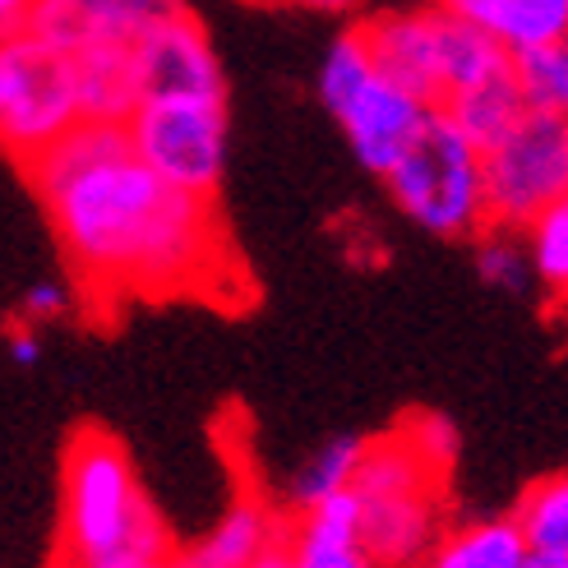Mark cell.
Here are the masks:
<instances>
[{"label": "cell", "mask_w": 568, "mask_h": 568, "mask_svg": "<svg viewBox=\"0 0 568 568\" xmlns=\"http://www.w3.org/2000/svg\"><path fill=\"white\" fill-rule=\"evenodd\" d=\"M23 166L74 268L79 301H232V282L245 287L217 199L166 185L139 162L125 125L79 121Z\"/></svg>", "instance_id": "obj_1"}, {"label": "cell", "mask_w": 568, "mask_h": 568, "mask_svg": "<svg viewBox=\"0 0 568 568\" xmlns=\"http://www.w3.org/2000/svg\"><path fill=\"white\" fill-rule=\"evenodd\" d=\"M176 536L139 486L125 444L83 425L61 467V541L55 568H172Z\"/></svg>", "instance_id": "obj_2"}, {"label": "cell", "mask_w": 568, "mask_h": 568, "mask_svg": "<svg viewBox=\"0 0 568 568\" xmlns=\"http://www.w3.org/2000/svg\"><path fill=\"white\" fill-rule=\"evenodd\" d=\"M448 480L453 471L416 453V444L397 425L361 444L347 495L356 504L361 541L379 568H416L435 531L448 523Z\"/></svg>", "instance_id": "obj_3"}, {"label": "cell", "mask_w": 568, "mask_h": 568, "mask_svg": "<svg viewBox=\"0 0 568 568\" xmlns=\"http://www.w3.org/2000/svg\"><path fill=\"white\" fill-rule=\"evenodd\" d=\"M356 33L371 47L375 65L407 83L430 106L444 98L471 89L508 65V55L471 28L467 19L453 14L444 0H420V6H388L356 23Z\"/></svg>", "instance_id": "obj_4"}, {"label": "cell", "mask_w": 568, "mask_h": 568, "mask_svg": "<svg viewBox=\"0 0 568 568\" xmlns=\"http://www.w3.org/2000/svg\"><path fill=\"white\" fill-rule=\"evenodd\" d=\"M393 204L420 232L448 241H476L490 226L486 181H480V149L435 106L416 139L384 172Z\"/></svg>", "instance_id": "obj_5"}, {"label": "cell", "mask_w": 568, "mask_h": 568, "mask_svg": "<svg viewBox=\"0 0 568 568\" xmlns=\"http://www.w3.org/2000/svg\"><path fill=\"white\" fill-rule=\"evenodd\" d=\"M320 98L328 106V116L343 125L361 166H371L375 176L388 172L393 158L412 144L425 116L435 111L420 93H412L407 83H397L393 74L375 65V55L356 33V23L347 33H337V42L324 51Z\"/></svg>", "instance_id": "obj_6"}, {"label": "cell", "mask_w": 568, "mask_h": 568, "mask_svg": "<svg viewBox=\"0 0 568 568\" xmlns=\"http://www.w3.org/2000/svg\"><path fill=\"white\" fill-rule=\"evenodd\" d=\"M79 121L83 98L74 55L42 38L38 28L0 38V149L19 162H33Z\"/></svg>", "instance_id": "obj_7"}, {"label": "cell", "mask_w": 568, "mask_h": 568, "mask_svg": "<svg viewBox=\"0 0 568 568\" xmlns=\"http://www.w3.org/2000/svg\"><path fill=\"white\" fill-rule=\"evenodd\" d=\"M121 125L139 162L166 185L217 199L226 172V93L139 98Z\"/></svg>", "instance_id": "obj_8"}, {"label": "cell", "mask_w": 568, "mask_h": 568, "mask_svg": "<svg viewBox=\"0 0 568 568\" xmlns=\"http://www.w3.org/2000/svg\"><path fill=\"white\" fill-rule=\"evenodd\" d=\"M480 181L495 226H523L568 194V121L564 111L523 116L480 149Z\"/></svg>", "instance_id": "obj_9"}, {"label": "cell", "mask_w": 568, "mask_h": 568, "mask_svg": "<svg viewBox=\"0 0 568 568\" xmlns=\"http://www.w3.org/2000/svg\"><path fill=\"white\" fill-rule=\"evenodd\" d=\"M134 79L139 98H181V93H226L217 51L209 28L199 23L185 0L144 28L134 42Z\"/></svg>", "instance_id": "obj_10"}, {"label": "cell", "mask_w": 568, "mask_h": 568, "mask_svg": "<svg viewBox=\"0 0 568 568\" xmlns=\"http://www.w3.org/2000/svg\"><path fill=\"white\" fill-rule=\"evenodd\" d=\"M176 6L181 0H38L28 28H38L70 55L89 47H134L149 23Z\"/></svg>", "instance_id": "obj_11"}, {"label": "cell", "mask_w": 568, "mask_h": 568, "mask_svg": "<svg viewBox=\"0 0 568 568\" xmlns=\"http://www.w3.org/2000/svg\"><path fill=\"white\" fill-rule=\"evenodd\" d=\"M282 523L287 514L268 495H236L226 514L190 546H176L172 568H254L260 559L277 555L282 546Z\"/></svg>", "instance_id": "obj_12"}, {"label": "cell", "mask_w": 568, "mask_h": 568, "mask_svg": "<svg viewBox=\"0 0 568 568\" xmlns=\"http://www.w3.org/2000/svg\"><path fill=\"white\" fill-rule=\"evenodd\" d=\"M277 555L287 568H379L375 555L361 541L352 495H333L324 504L296 508L282 523Z\"/></svg>", "instance_id": "obj_13"}, {"label": "cell", "mask_w": 568, "mask_h": 568, "mask_svg": "<svg viewBox=\"0 0 568 568\" xmlns=\"http://www.w3.org/2000/svg\"><path fill=\"white\" fill-rule=\"evenodd\" d=\"M444 6L480 28L504 55L568 42V0H444Z\"/></svg>", "instance_id": "obj_14"}, {"label": "cell", "mask_w": 568, "mask_h": 568, "mask_svg": "<svg viewBox=\"0 0 568 568\" xmlns=\"http://www.w3.org/2000/svg\"><path fill=\"white\" fill-rule=\"evenodd\" d=\"M527 541L514 518H463L444 523L416 568H523Z\"/></svg>", "instance_id": "obj_15"}, {"label": "cell", "mask_w": 568, "mask_h": 568, "mask_svg": "<svg viewBox=\"0 0 568 568\" xmlns=\"http://www.w3.org/2000/svg\"><path fill=\"white\" fill-rule=\"evenodd\" d=\"M439 111H444V116L471 139L476 149H486L490 139H495V134H504L508 125H514V121L523 116L527 106H523V98H518L514 74H508V65H504L499 74H490V79L471 83V89L444 98V102H439Z\"/></svg>", "instance_id": "obj_16"}, {"label": "cell", "mask_w": 568, "mask_h": 568, "mask_svg": "<svg viewBox=\"0 0 568 568\" xmlns=\"http://www.w3.org/2000/svg\"><path fill=\"white\" fill-rule=\"evenodd\" d=\"M527 555H555L568 559V480L559 476H541L536 486L523 490V499L514 504V514Z\"/></svg>", "instance_id": "obj_17"}, {"label": "cell", "mask_w": 568, "mask_h": 568, "mask_svg": "<svg viewBox=\"0 0 568 568\" xmlns=\"http://www.w3.org/2000/svg\"><path fill=\"white\" fill-rule=\"evenodd\" d=\"M518 232H523L527 260L536 273V292H546L550 301H564L568 292V199L527 217Z\"/></svg>", "instance_id": "obj_18"}, {"label": "cell", "mask_w": 568, "mask_h": 568, "mask_svg": "<svg viewBox=\"0 0 568 568\" xmlns=\"http://www.w3.org/2000/svg\"><path fill=\"white\" fill-rule=\"evenodd\" d=\"M361 444L365 439H328L324 448L310 453V463L292 476V508H310V504H324L333 495H347L352 490V476L361 463Z\"/></svg>", "instance_id": "obj_19"}, {"label": "cell", "mask_w": 568, "mask_h": 568, "mask_svg": "<svg viewBox=\"0 0 568 568\" xmlns=\"http://www.w3.org/2000/svg\"><path fill=\"white\" fill-rule=\"evenodd\" d=\"M508 74L518 83V98L531 111H564L568 106V47H531L508 55Z\"/></svg>", "instance_id": "obj_20"}, {"label": "cell", "mask_w": 568, "mask_h": 568, "mask_svg": "<svg viewBox=\"0 0 568 568\" xmlns=\"http://www.w3.org/2000/svg\"><path fill=\"white\" fill-rule=\"evenodd\" d=\"M476 268L499 292H514V296L536 292V273H531V260H527V245H523L518 226H495L490 222L486 232L476 236Z\"/></svg>", "instance_id": "obj_21"}, {"label": "cell", "mask_w": 568, "mask_h": 568, "mask_svg": "<svg viewBox=\"0 0 568 568\" xmlns=\"http://www.w3.org/2000/svg\"><path fill=\"white\" fill-rule=\"evenodd\" d=\"M397 430H403L416 453H425L435 467L453 471V463H458V430L448 425V416H435V412H416L407 420H397Z\"/></svg>", "instance_id": "obj_22"}, {"label": "cell", "mask_w": 568, "mask_h": 568, "mask_svg": "<svg viewBox=\"0 0 568 568\" xmlns=\"http://www.w3.org/2000/svg\"><path fill=\"white\" fill-rule=\"evenodd\" d=\"M70 310H74V287H65V282H55V277H42L23 292V320L33 328L51 324V320H65Z\"/></svg>", "instance_id": "obj_23"}, {"label": "cell", "mask_w": 568, "mask_h": 568, "mask_svg": "<svg viewBox=\"0 0 568 568\" xmlns=\"http://www.w3.org/2000/svg\"><path fill=\"white\" fill-rule=\"evenodd\" d=\"M33 10H38V0H0V38L33 23Z\"/></svg>", "instance_id": "obj_24"}, {"label": "cell", "mask_w": 568, "mask_h": 568, "mask_svg": "<svg viewBox=\"0 0 568 568\" xmlns=\"http://www.w3.org/2000/svg\"><path fill=\"white\" fill-rule=\"evenodd\" d=\"M10 356H14L19 365H33V361L42 356V343H38V328H33V324H23V328L10 333Z\"/></svg>", "instance_id": "obj_25"}, {"label": "cell", "mask_w": 568, "mask_h": 568, "mask_svg": "<svg viewBox=\"0 0 568 568\" xmlns=\"http://www.w3.org/2000/svg\"><path fill=\"white\" fill-rule=\"evenodd\" d=\"M282 6H296V10H310V14H328V19H343V14H356L365 0H282Z\"/></svg>", "instance_id": "obj_26"}, {"label": "cell", "mask_w": 568, "mask_h": 568, "mask_svg": "<svg viewBox=\"0 0 568 568\" xmlns=\"http://www.w3.org/2000/svg\"><path fill=\"white\" fill-rule=\"evenodd\" d=\"M523 568H568V559H555V555H527Z\"/></svg>", "instance_id": "obj_27"}, {"label": "cell", "mask_w": 568, "mask_h": 568, "mask_svg": "<svg viewBox=\"0 0 568 568\" xmlns=\"http://www.w3.org/2000/svg\"><path fill=\"white\" fill-rule=\"evenodd\" d=\"M254 568H287V564H282V555H268V559H260Z\"/></svg>", "instance_id": "obj_28"}]
</instances>
